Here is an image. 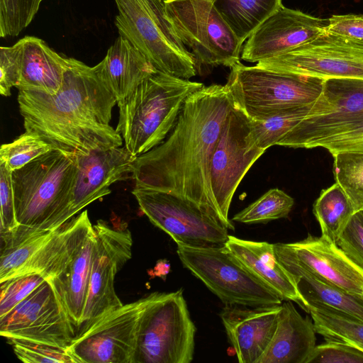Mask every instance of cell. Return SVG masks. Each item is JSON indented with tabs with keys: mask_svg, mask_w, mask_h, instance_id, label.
I'll list each match as a JSON object with an SVG mask.
<instances>
[{
	"mask_svg": "<svg viewBox=\"0 0 363 363\" xmlns=\"http://www.w3.org/2000/svg\"><path fill=\"white\" fill-rule=\"evenodd\" d=\"M235 104L226 84L203 86L191 94L165 140L135 160L132 178L135 186L177 194L225 224L211 191L210 162Z\"/></svg>",
	"mask_w": 363,
	"mask_h": 363,
	"instance_id": "cell-1",
	"label": "cell"
},
{
	"mask_svg": "<svg viewBox=\"0 0 363 363\" xmlns=\"http://www.w3.org/2000/svg\"><path fill=\"white\" fill-rule=\"evenodd\" d=\"M18 103L25 130L53 149L85 155L123 143L109 124L117 101L98 65L89 67L67 57L63 82L56 94L19 89Z\"/></svg>",
	"mask_w": 363,
	"mask_h": 363,
	"instance_id": "cell-2",
	"label": "cell"
},
{
	"mask_svg": "<svg viewBox=\"0 0 363 363\" xmlns=\"http://www.w3.org/2000/svg\"><path fill=\"white\" fill-rule=\"evenodd\" d=\"M77 153L52 149L12 172L19 225L55 230L71 218Z\"/></svg>",
	"mask_w": 363,
	"mask_h": 363,
	"instance_id": "cell-3",
	"label": "cell"
},
{
	"mask_svg": "<svg viewBox=\"0 0 363 363\" xmlns=\"http://www.w3.org/2000/svg\"><path fill=\"white\" fill-rule=\"evenodd\" d=\"M204 85L156 71L118 102L116 130L135 156L159 145L175 126L187 98Z\"/></svg>",
	"mask_w": 363,
	"mask_h": 363,
	"instance_id": "cell-4",
	"label": "cell"
},
{
	"mask_svg": "<svg viewBox=\"0 0 363 363\" xmlns=\"http://www.w3.org/2000/svg\"><path fill=\"white\" fill-rule=\"evenodd\" d=\"M165 1L114 0L115 26L157 71L189 79L196 74V59L168 20Z\"/></svg>",
	"mask_w": 363,
	"mask_h": 363,
	"instance_id": "cell-5",
	"label": "cell"
},
{
	"mask_svg": "<svg viewBox=\"0 0 363 363\" xmlns=\"http://www.w3.org/2000/svg\"><path fill=\"white\" fill-rule=\"evenodd\" d=\"M196 331L182 289L152 293L140 317L133 363H190Z\"/></svg>",
	"mask_w": 363,
	"mask_h": 363,
	"instance_id": "cell-6",
	"label": "cell"
},
{
	"mask_svg": "<svg viewBox=\"0 0 363 363\" xmlns=\"http://www.w3.org/2000/svg\"><path fill=\"white\" fill-rule=\"evenodd\" d=\"M324 79L285 73L240 62L230 67L225 84L236 105L251 119L262 120L281 111L313 105Z\"/></svg>",
	"mask_w": 363,
	"mask_h": 363,
	"instance_id": "cell-7",
	"label": "cell"
},
{
	"mask_svg": "<svg viewBox=\"0 0 363 363\" xmlns=\"http://www.w3.org/2000/svg\"><path fill=\"white\" fill-rule=\"evenodd\" d=\"M182 263L225 304L250 307L281 305L275 291L226 247L177 245Z\"/></svg>",
	"mask_w": 363,
	"mask_h": 363,
	"instance_id": "cell-8",
	"label": "cell"
},
{
	"mask_svg": "<svg viewBox=\"0 0 363 363\" xmlns=\"http://www.w3.org/2000/svg\"><path fill=\"white\" fill-rule=\"evenodd\" d=\"M168 20L196 61L230 68L240 62L243 43L208 0H166Z\"/></svg>",
	"mask_w": 363,
	"mask_h": 363,
	"instance_id": "cell-9",
	"label": "cell"
},
{
	"mask_svg": "<svg viewBox=\"0 0 363 363\" xmlns=\"http://www.w3.org/2000/svg\"><path fill=\"white\" fill-rule=\"evenodd\" d=\"M140 210L177 244L193 247L224 246L228 229L197 203L174 193L136 187L132 191Z\"/></svg>",
	"mask_w": 363,
	"mask_h": 363,
	"instance_id": "cell-10",
	"label": "cell"
},
{
	"mask_svg": "<svg viewBox=\"0 0 363 363\" xmlns=\"http://www.w3.org/2000/svg\"><path fill=\"white\" fill-rule=\"evenodd\" d=\"M264 152L252 137L250 118L235 104L222 127L210 162L213 196L230 230H235L228 217L234 194L247 171Z\"/></svg>",
	"mask_w": 363,
	"mask_h": 363,
	"instance_id": "cell-11",
	"label": "cell"
},
{
	"mask_svg": "<svg viewBox=\"0 0 363 363\" xmlns=\"http://www.w3.org/2000/svg\"><path fill=\"white\" fill-rule=\"evenodd\" d=\"M363 121V79H325L320 95L306 116L277 145L314 148L319 141Z\"/></svg>",
	"mask_w": 363,
	"mask_h": 363,
	"instance_id": "cell-12",
	"label": "cell"
},
{
	"mask_svg": "<svg viewBox=\"0 0 363 363\" xmlns=\"http://www.w3.org/2000/svg\"><path fill=\"white\" fill-rule=\"evenodd\" d=\"M256 66L318 77L363 79V40L323 31L310 41Z\"/></svg>",
	"mask_w": 363,
	"mask_h": 363,
	"instance_id": "cell-13",
	"label": "cell"
},
{
	"mask_svg": "<svg viewBox=\"0 0 363 363\" xmlns=\"http://www.w3.org/2000/svg\"><path fill=\"white\" fill-rule=\"evenodd\" d=\"M94 229L96 240L88 291L77 335L123 305L115 291V277L132 255L133 238L128 228H113L99 220Z\"/></svg>",
	"mask_w": 363,
	"mask_h": 363,
	"instance_id": "cell-14",
	"label": "cell"
},
{
	"mask_svg": "<svg viewBox=\"0 0 363 363\" xmlns=\"http://www.w3.org/2000/svg\"><path fill=\"white\" fill-rule=\"evenodd\" d=\"M151 297L123 304L77 335L68 347L79 363H133L140 317Z\"/></svg>",
	"mask_w": 363,
	"mask_h": 363,
	"instance_id": "cell-15",
	"label": "cell"
},
{
	"mask_svg": "<svg viewBox=\"0 0 363 363\" xmlns=\"http://www.w3.org/2000/svg\"><path fill=\"white\" fill-rule=\"evenodd\" d=\"M0 335L68 347L74 330L51 284L45 281L9 313L0 317Z\"/></svg>",
	"mask_w": 363,
	"mask_h": 363,
	"instance_id": "cell-16",
	"label": "cell"
},
{
	"mask_svg": "<svg viewBox=\"0 0 363 363\" xmlns=\"http://www.w3.org/2000/svg\"><path fill=\"white\" fill-rule=\"evenodd\" d=\"M279 261L300 267L318 279L363 296V271L337 246L308 233L302 240L274 244Z\"/></svg>",
	"mask_w": 363,
	"mask_h": 363,
	"instance_id": "cell-17",
	"label": "cell"
},
{
	"mask_svg": "<svg viewBox=\"0 0 363 363\" xmlns=\"http://www.w3.org/2000/svg\"><path fill=\"white\" fill-rule=\"evenodd\" d=\"M328 18L315 17L283 5L247 38L240 58L250 62L274 57L310 41L325 31Z\"/></svg>",
	"mask_w": 363,
	"mask_h": 363,
	"instance_id": "cell-18",
	"label": "cell"
},
{
	"mask_svg": "<svg viewBox=\"0 0 363 363\" xmlns=\"http://www.w3.org/2000/svg\"><path fill=\"white\" fill-rule=\"evenodd\" d=\"M136 157L125 146L94 151L85 155L77 153V172L70 217L89 203L108 195L112 184L132 174Z\"/></svg>",
	"mask_w": 363,
	"mask_h": 363,
	"instance_id": "cell-19",
	"label": "cell"
},
{
	"mask_svg": "<svg viewBox=\"0 0 363 363\" xmlns=\"http://www.w3.org/2000/svg\"><path fill=\"white\" fill-rule=\"evenodd\" d=\"M281 307L225 305L219 315L240 363L258 362L272 340Z\"/></svg>",
	"mask_w": 363,
	"mask_h": 363,
	"instance_id": "cell-20",
	"label": "cell"
},
{
	"mask_svg": "<svg viewBox=\"0 0 363 363\" xmlns=\"http://www.w3.org/2000/svg\"><path fill=\"white\" fill-rule=\"evenodd\" d=\"M225 247L284 301L297 303L309 313V308L293 276L277 259L274 244L255 242L229 235Z\"/></svg>",
	"mask_w": 363,
	"mask_h": 363,
	"instance_id": "cell-21",
	"label": "cell"
},
{
	"mask_svg": "<svg viewBox=\"0 0 363 363\" xmlns=\"http://www.w3.org/2000/svg\"><path fill=\"white\" fill-rule=\"evenodd\" d=\"M312 320L303 318L291 301L282 303L272 340L257 363H307L315 347Z\"/></svg>",
	"mask_w": 363,
	"mask_h": 363,
	"instance_id": "cell-22",
	"label": "cell"
},
{
	"mask_svg": "<svg viewBox=\"0 0 363 363\" xmlns=\"http://www.w3.org/2000/svg\"><path fill=\"white\" fill-rule=\"evenodd\" d=\"M18 42L21 78L16 88L56 94L63 82L67 57L57 53L37 37L25 36Z\"/></svg>",
	"mask_w": 363,
	"mask_h": 363,
	"instance_id": "cell-23",
	"label": "cell"
},
{
	"mask_svg": "<svg viewBox=\"0 0 363 363\" xmlns=\"http://www.w3.org/2000/svg\"><path fill=\"white\" fill-rule=\"evenodd\" d=\"M97 65L117 103L127 98L143 81L157 71L143 53L120 35Z\"/></svg>",
	"mask_w": 363,
	"mask_h": 363,
	"instance_id": "cell-24",
	"label": "cell"
},
{
	"mask_svg": "<svg viewBox=\"0 0 363 363\" xmlns=\"http://www.w3.org/2000/svg\"><path fill=\"white\" fill-rule=\"evenodd\" d=\"M95 240L96 233L93 227L67 269L50 283L67 315L75 335L84 311Z\"/></svg>",
	"mask_w": 363,
	"mask_h": 363,
	"instance_id": "cell-25",
	"label": "cell"
},
{
	"mask_svg": "<svg viewBox=\"0 0 363 363\" xmlns=\"http://www.w3.org/2000/svg\"><path fill=\"white\" fill-rule=\"evenodd\" d=\"M279 262L294 278L308 306L330 307L363 320L362 296L325 283L297 265L284 261Z\"/></svg>",
	"mask_w": 363,
	"mask_h": 363,
	"instance_id": "cell-26",
	"label": "cell"
},
{
	"mask_svg": "<svg viewBox=\"0 0 363 363\" xmlns=\"http://www.w3.org/2000/svg\"><path fill=\"white\" fill-rule=\"evenodd\" d=\"M213 4L242 43L282 6L281 0H215Z\"/></svg>",
	"mask_w": 363,
	"mask_h": 363,
	"instance_id": "cell-27",
	"label": "cell"
},
{
	"mask_svg": "<svg viewBox=\"0 0 363 363\" xmlns=\"http://www.w3.org/2000/svg\"><path fill=\"white\" fill-rule=\"evenodd\" d=\"M321 235L336 243L355 213L350 199L337 183L323 189L313 206Z\"/></svg>",
	"mask_w": 363,
	"mask_h": 363,
	"instance_id": "cell-28",
	"label": "cell"
},
{
	"mask_svg": "<svg viewBox=\"0 0 363 363\" xmlns=\"http://www.w3.org/2000/svg\"><path fill=\"white\" fill-rule=\"evenodd\" d=\"M317 333L325 340L352 345L363 351V320L330 307L310 305Z\"/></svg>",
	"mask_w": 363,
	"mask_h": 363,
	"instance_id": "cell-29",
	"label": "cell"
},
{
	"mask_svg": "<svg viewBox=\"0 0 363 363\" xmlns=\"http://www.w3.org/2000/svg\"><path fill=\"white\" fill-rule=\"evenodd\" d=\"M312 105L297 106L277 112L262 120H251V131L257 145L266 151L278 143L311 110Z\"/></svg>",
	"mask_w": 363,
	"mask_h": 363,
	"instance_id": "cell-30",
	"label": "cell"
},
{
	"mask_svg": "<svg viewBox=\"0 0 363 363\" xmlns=\"http://www.w3.org/2000/svg\"><path fill=\"white\" fill-rule=\"evenodd\" d=\"M335 182L345 193L354 210L363 211V151H346L333 155Z\"/></svg>",
	"mask_w": 363,
	"mask_h": 363,
	"instance_id": "cell-31",
	"label": "cell"
},
{
	"mask_svg": "<svg viewBox=\"0 0 363 363\" xmlns=\"http://www.w3.org/2000/svg\"><path fill=\"white\" fill-rule=\"evenodd\" d=\"M294 204V199L284 191L274 188L235 214L232 220L252 224L288 217Z\"/></svg>",
	"mask_w": 363,
	"mask_h": 363,
	"instance_id": "cell-32",
	"label": "cell"
},
{
	"mask_svg": "<svg viewBox=\"0 0 363 363\" xmlns=\"http://www.w3.org/2000/svg\"><path fill=\"white\" fill-rule=\"evenodd\" d=\"M53 147L36 134L26 131L0 149V162H4L13 172Z\"/></svg>",
	"mask_w": 363,
	"mask_h": 363,
	"instance_id": "cell-33",
	"label": "cell"
},
{
	"mask_svg": "<svg viewBox=\"0 0 363 363\" xmlns=\"http://www.w3.org/2000/svg\"><path fill=\"white\" fill-rule=\"evenodd\" d=\"M16 357L26 363H79L69 347L8 338Z\"/></svg>",
	"mask_w": 363,
	"mask_h": 363,
	"instance_id": "cell-34",
	"label": "cell"
},
{
	"mask_svg": "<svg viewBox=\"0 0 363 363\" xmlns=\"http://www.w3.org/2000/svg\"><path fill=\"white\" fill-rule=\"evenodd\" d=\"M43 0H0V36L18 35L33 20Z\"/></svg>",
	"mask_w": 363,
	"mask_h": 363,
	"instance_id": "cell-35",
	"label": "cell"
},
{
	"mask_svg": "<svg viewBox=\"0 0 363 363\" xmlns=\"http://www.w3.org/2000/svg\"><path fill=\"white\" fill-rule=\"evenodd\" d=\"M45 281L40 274L31 273L0 283V317L12 310Z\"/></svg>",
	"mask_w": 363,
	"mask_h": 363,
	"instance_id": "cell-36",
	"label": "cell"
},
{
	"mask_svg": "<svg viewBox=\"0 0 363 363\" xmlns=\"http://www.w3.org/2000/svg\"><path fill=\"white\" fill-rule=\"evenodd\" d=\"M307 363H363V351L348 343L325 340L315 345Z\"/></svg>",
	"mask_w": 363,
	"mask_h": 363,
	"instance_id": "cell-37",
	"label": "cell"
},
{
	"mask_svg": "<svg viewBox=\"0 0 363 363\" xmlns=\"http://www.w3.org/2000/svg\"><path fill=\"white\" fill-rule=\"evenodd\" d=\"M336 244L363 271V211L352 216Z\"/></svg>",
	"mask_w": 363,
	"mask_h": 363,
	"instance_id": "cell-38",
	"label": "cell"
},
{
	"mask_svg": "<svg viewBox=\"0 0 363 363\" xmlns=\"http://www.w3.org/2000/svg\"><path fill=\"white\" fill-rule=\"evenodd\" d=\"M21 78V47L18 41L10 47L0 49V94L9 96L13 87H17Z\"/></svg>",
	"mask_w": 363,
	"mask_h": 363,
	"instance_id": "cell-39",
	"label": "cell"
},
{
	"mask_svg": "<svg viewBox=\"0 0 363 363\" xmlns=\"http://www.w3.org/2000/svg\"><path fill=\"white\" fill-rule=\"evenodd\" d=\"M0 233H3L19 225L16 217L12 171L3 162H0Z\"/></svg>",
	"mask_w": 363,
	"mask_h": 363,
	"instance_id": "cell-40",
	"label": "cell"
},
{
	"mask_svg": "<svg viewBox=\"0 0 363 363\" xmlns=\"http://www.w3.org/2000/svg\"><path fill=\"white\" fill-rule=\"evenodd\" d=\"M314 147H323L332 155L340 152L363 151V121L339 134L319 141Z\"/></svg>",
	"mask_w": 363,
	"mask_h": 363,
	"instance_id": "cell-41",
	"label": "cell"
},
{
	"mask_svg": "<svg viewBox=\"0 0 363 363\" xmlns=\"http://www.w3.org/2000/svg\"><path fill=\"white\" fill-rule=\"evenodd\" d=\"M325 31L356 40H363V15H333L328 18Z\"/></svg>",
	"mask_w": 363,
	"mask_h": 363,
	"instance_id": "cell-42",
	"label": "cell"
},
{
	"mask_svg": "<svg viewBox=\"0 0 363 363\" xmlns=\"http://www.w3.org/2000/svg\"><path fill=\"white\" fill-rule=\"evenodd\" d=\"M208 1H212V2H214V1H215V0H208Z\"/></svg>",
	"mask_w": 363,
	"mask_h": 363,
	"instance_id": "cell-43",
	"label": "cell"
}]
</instances>
